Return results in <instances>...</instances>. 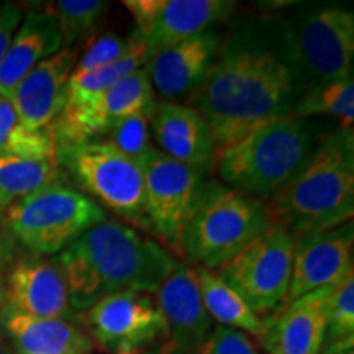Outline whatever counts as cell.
Instances as JSON below:
<instances>
[{
	"label": "cell",
	"instance_id": "cell-1",
	"mask_svg": "<svg viewBox=\"0 0 354 354\" xmlns=\"http://www.w3.org/2000/svg\"><path fill=\"white\" fill-rule=\"evenodd\" d=\"M305 88L274 43L266 19H240L221 38L218 55L192 94L209 125L216 156L248 133L294 115Z\"/></svg>",
	"mask_w": 354,
	"mask_h": 354
},
{
	"label": "cell",
	"instance_id": "cell-2",
	"mask_svg": "<svg viewBox=\"0 0 354 354\" xmlns=\"http://www.w3.org/2000/svg\"><path fill=\"white\" fill-rule=\"evenodd\" d=\"M53 261L77 312L118 292L156 294L179 264L161 245L109 220L84 232Z\"/></svg>",
	"mask_w": 354,
	"mask_h": 354
},
{
	"label": "cell",
	"instance_id": "cell-3",
	"mask_svg": "<svg viewBox=\"0 0 354 354\" xmlns=\"http://www.w3.org/2000/svg\"><path fill=\"white\" fill-rule=\"evenodd\" d=\"M274 223L292 236L320 233L351 221L354 214L353 128L325 131L305 166L266 205Z\"/></svg>",
	"mask_w": 354,
	"mask_h": 354
},
{
	"label": "cell",
	"instance_id": "cell-4",
	"mask_svg": "<svg viewBox=\"0 0 354 354\" xmlns=\"http://www.w3.org/2000/svg\"><path fill=\"white\" fill-rule=\"evenodd\" d=\"M325 135L315 118H276L218 153V172L230 189L271 198L305 166Z\"/></svg>",
	"mask_w": 354,
	"mask_h": 354
},
{
	"label": "cell",
	"instance_id": "cell-5",
	"mask_svg": "<svg viewBox=\"0 0 354 354\" xmlns=\"http://www.w3.org/2000/svg\"><path fill=\"white\" fill-rule=\"evenodd\" d=\"M266 21L277 51L304 88L353 76V8L308 3L289 15L268 17Z\"/></svg>",
	"mask_w": 354,
	"mask_h": 354
},
{
	"label": "cell",
	"instance_id": "cell-6",
	"mask_svg": "<svg viewBox=\"0 0 354 354\" xmlns=\"http://www.w3.org/2000/svg\"><path fill=\"white\" fill-rule=\"evenodd\" d=\"M271 223L259 198L230 187L205 185L180 236L179 251L201 268L214 271L263 234Z\"/></svg>",
	"mask_w": 354,
	"mask_h": 354
},
{
	"label": "cell",
	"instance_id": "cell-7",
	"mask_svg": "<svg viewBox=\"0 0 354 354\" xmlns=\"http://www.w3.org/2000/svg\"><path fill=\"white\" fill-rule=\"evenodd\" d=\"M3 220L15 240L33 254H57L88 228L107 220L91 197L55 183L13 202Z\"/></svg>",
	"mask_w": 354,
	"mask_h": 354
},
{
	"label": "cell",
	"instance_id": "cell-8",
	"mask_svg": "<svg viewBox=\"0 0 354 354\" xmlns=\"http://www.w3.org/2000/svg\"><path fill=\"white\" fill-rule=\"evenodd\" d=\"M63 166L87 197L141 228H149L140 161L123 156L107 141L56 148Z\"/></svg>",
	"mask_w": 354,
	"mask_h": 354
},
{
	"label": "cell",
	"instance_id": "cell-9",
	"mask_svg": "<svg viewBox=\"0 0 354 354\" xmlns=\"http://www.w3.org/2000/svg\"><path fill=\"white\" fill-rule=\"evenodd\" d=\"M294 236L279 223L259 234L215 271L253 312L277 310L284 305L290 284Z\"/></svg>",
	"mask_w": 354,
	"mask_h": 354
},
{
	"label": "cell",
	"instance_id": "cell-10",
	"mask_svg": "<svg viewBox=\"0 0 354 354\" xmlns=\"http://www.w3.org/2000/svg\"><path fill=\"white\" fill-rule=\"evenodd\" d=\"M149 228L167 245L179 248L180 236L205 190L201 172L151 148L140 161Z\"/></svg>",
	"mask_w": 354,
	"mask_h": 354
},
{
	"label": "cell",
	"instance_id": "cell-11",
	"mask_svg": "<svg viewBox=\"0 0 354 354\" xmlns=\"http://www.w3.org/2000/svg\"><path fill=\"white\" fill-rule=\"evenodd\" d=\"M154 88L146 66L128 74L104 94L76 105H64L48 127L56 148L76 146L104 136L131 115L154 107Z\"/></svg>",
	"mask_w": 354,
	"mask_h": 354
},
{
	"label": "cell",
	"instance_id": "cell-12",
	"mask_svg": "<svg viewBox=\"0 0 354 354\" xmlns=\"http://www.w3.org/2000/svg\"><path fill=\"white\" fill-rule=\"evenodd\" d=\"M81 318L91 339L115 354L138 353L165 335L158 305L143 292L107 295L84 310Z\"/></svg>",
	"mask_w": 354,
	"mask_h": 354
},
{
	"label": "cell",
	"instance_id": "cell-13",
	"mask_svg": "<svg viewBox=\"0 0 354 354\" xmlns=\"http://www.w3.org/2000/svg\"><path fill=\"white\" fill-rule=\"evenodd\" d=\"M156 305L165 323V354H196L214 330L202 300L197 268L177 264L158 289Z\"/></svg>",
	"mask_w": 354,
	"mask_h": 354
},
{
	"label": "cell",
	"instance_id": "cell-14",
	"mask_svg": "<svg viewBox=\"0 0 354 354\" xmlns=\"http://www.w3.org/2000/svg\"><path fill=\"white\" fill-rule=\"evenodd\" d=\"M353 221L295 238L289 292L284 305L322 287L336 286L353 269ZM282 305V307H284Z\"/></svg>",
	"mask_w": 354,
	"mask_h": 354
},
{
	"label": "cell",
	"instance_id": "cell-15",
	"mask_svg": "<svg viewBox=\"0 0 354 354\" xmlns=\"http://www.w3.org/2000/svg\"><path fill=\"white\" fill-rule=\"evenodd\" d=\"M3 307L35 318L73 322L66 281L55 261L30 256L12 268L6 281Z\"/></svg>",
	"mask_w": 354,
	"mask_h": 354
},
{
	"label": "cell",
	"instance_id": "cell-16",
	"mask_svg": "<svg viewBox=\"0 0 354 354\" xmlns=\"http://www.w3.org/2000/svg\"><path fill=\"white\" fill-rule=\"evenodd\" d=\"M76 63V51L61 48L17 84L10 102L21 125L28 130H44L51 125L64 107L66 88Z\"/></svg>",
	"mask_w": 354,
	"mask_h": 354
},
{
	"label": "cell",
	"instance_id": "cell-17",
	"mask_svg": "<svg viewBox=\"0 0 354 354\" xmlns=\"http://www.w3.org/2000/svg\"><path fill=\"white\" fill-rule=\"evenodd\" d=\"M335 286L322 287L282 307L264 323V344L271 354H320L328 326L330 302Z\"/></svg>",
	"mask_w": 354,
	"mask_h": 354
},
{
	"label": "cell",
	"instance_id": "cell-18",
	"mask_svg": "<svg viewBox=\"0 0 354 354\" xmlns=\"http://www.w3.org/2000/svg\"><path fill=\"white\" fill-rule=\"evenodd\" d=\"M151 128L161 148L159 151L201 174L216 161V146L210 128L192 107L176 102L154 104Z\"/></svg>",
	"mask_w": 354,
	"mask_h": 354
},
{
	"label": "cell",
	"instance_id": "cell-19",
	"mask_svg": "<svg viewBox=\"0 0 354 354\" xmlns=\"http://www.w3.org/2000/svg\"><path fill=\"white\" fill-rule=\"evenodd\" d=\"M221 38L209 30L159 50L146 64L153 88L165 99L196 91L218 55Z\"/></svg>",
	"mask_w": 354,
	"mask_h": 354
},
{
	"label": "cell",
	"instance_id": "cell-20",
	"mask_svg": "<svg viewBox=\"0 0 354 354\" xmlns=\"http://www.w3.org/2000/svg\"><path fill=\"white\" fill-rule=\"evenodd\" d=\"M61 48L63 38L55 17L46 8L26 13L0 64V97L10 100L17 84Z\"/></svg>",
	"mask_w": 354,
	"mask_h": 354
},
{
	"label": "cell",
	"instance_id": "cell-21",
	"mask_svg": "<svg viewBox=\"0 0 354 354\" xmlns=\"http://www.w3.org/2000/svg\"><path fill=\"white\" fill-rule=\"evenodd\" d=\"M0 323L17 354H91L94 342L76 323L35 318L3 307Z\"/></svg>",
	"mask_w": 354,
	"mask_h": 354
},
{
	"label": "cell",
	"instance_id": "cell-22",
	"mask_svg": "<svg viewBox=\"0 0 354 354\" xmlns=\"http://www.w3.org/2000/svg\"><path fill=\"white\" fill-rule=\"evenodd\" d=\"M236 2L228 0H162L156 20L145 41L154 56L159 50L214 30L212 26L232 17Z\"/></svg>",
	"mask_w": 354,
	"mask_h": 354
},
{
	"label": "cell",
	"instance_id": "cell-23",
	"mask_svg": "<svg viewBox=\"0 0 354 354\" xmlns=\"http://www.w3.org/2000/svg\"><path fill=\"white\" fill-rule=\"evenodd\" d=\"M197 277L203 305L212 320L218 322L220 326L246 331L254 336L264 333V322L218 274L198 266Z\"/></svg>",
	"mask_w": 354,
	"mask_h": 354
},
{
	"label": "cell",
	"instance_id": "cell-24",
	"mask_svg": "<svg viewBox=\"0 0 354 354\" xmlns=\"http://www.w3.org/2000/svg\"><path fill=\"white\" fill-rule=\"evenodd\" d=\"M57 159H30L0 154V209L6 210L46 185L57 183Z\"/></svg>",
	"mask_w": 354,
	"mask_h": 354
},
{
	"label": "cell",
	"instance_id": "cell-25",
	"mask_svg": "<svg viewBox=\"0 0 354 354\" xmlns=\"http://www.w3.org/2000/svg\"><path fill=\"white\" fill-rule=\"evenodd\" d=\"M294 115L299 118L330 117L339 123L338 128H353L354 82L353 76L339 81L317 84L305 88Z\"/></svg>",
	"mask_w": 354,
	"mask_h": 354
},
{
	"label": "cell",
	"instance_id": "cell-26",
	"mask_svg": "<svg viewBox=\"0 0 354 354\" xmlns=\"http://www.w3.org/2000/svg\"><path fill=\"white\" fill-rule=\"evenodd\" d=\"M0 154L56 159V145L48 128L28 130L21 125L12 102L6 97H0Z\"/></svg>",
	"mask_w": 354,
	"mask_h": 354
},
{
	"label": "cell",
	"instance_id": "cell-27",
	"mask_svg": "<svg viewBox=\"0 0 354 354\" xmlns=\"http://www.w3.org/2000/svg\"><path fill=\"white\" fill-rule=\"evenodd\" d=\"M105 7L107 2L100 0H57L50 3L46 10L56 19L63 48H69L94 28Z\"/></svg>",
	"mask_w": 354,
	"mask_h": 354
},
{
	"label": "cell",
	"instance_id": "cell-28",
	"mask_svg": "<svg viewBox=\"0 0 354 354\" xmlns=\"http://www.w3.org/2000/svg\"><path fill=\"white\" fill-rule=\"evenodd\" d=\"M154 109V107H153ZM153 109L131 115L112 127L107 135V143L123 156L141 161L151 149L149 145V125H151Z\"/></svg>",
	"mask_w": 354,
	"mask_h": 354
},
{
	"label": "cell",
	"instance_id": "cell-29",
	"mask_svg": "<svg viewBox=\"0 0 354 354\" xmlns=\"http://www.w3.org/2000/svg\"><path fill=\"white\" fill-rule=\"evenodd\" d=\"M354 336V272L335 286L330 302L325 343Z\"/></svg>",
	"mask_w": 354,
	"mask_h": 354
},
{
	"label": "cell",
	"instance_id": "cell-30",
	"mask_svg": "<svg viewBox=\"0 0 354 354\" xmlns=\"http://www.w3.org/2000/svg\"><path fill=\"white\" fill-rule=\"evenodd\" d=\"M128 50H130L128 38H122L115 33L102 35L94 43H91V46L87 48L86 53L81 56V59L74 66L73 73L84 74L91 73V71L107 68V66L122 59Z\"/></svg>",
	"mask_w": 354,
	"mask_h": 354
},
{
	"label": "cell",
	"instance_id": "cell-31",
	"mask_svg": "<svg viewBox=\"0 0 354 354\" xmlns=\"http://www.w3.org/2000/svg\"><path fill=\"white\" fill-rule=\"evenodd\" d=\"M196 354H258V349L243 331L218 325Z\"/></svg>",
	"mask_w": 354,
	"mask_h": 354
},
{
	"label": "cell",
	"instance_id": "cell-32",
	"mask_svg": "<svg viewBox=\"0 0 354 354\" xmlns=\"http://www.w3.org/2000/svg\"><path fill=\"white\" fill-rule=\"evenodd\" d=\"M21 19H24V12H21L19 3H0V64H2L3 56L10 46L12 38L19 28Z\"/></svg>",
	"mask_w": 354,
	"mask_h": 354
},
{
	"label": "cell",
	"instance_id": "cell-33",
	"mask_svg": "<svg viewBox=\"0 0 354 354\" xmlns=\"http://www.w3.org/2000/svg\"><path fill=\"white\" fill-rule=\"evenodd\" d=\"M123 6L135 19L136 32L141 37H145L151 30L154 20H156L159 8L162 6V0H125Z\"/></svg>",
	"mask_w": 354,
	"mask_h": 354
},
{
	"label": "cell",
	"instance_id": "cell-34",
	"mask_svg": "<svg viewBox=\"0 0 354 354\" xmlns=\"http://www.w3.org/2000/svg\"><path fill=\"white\" fill-rule=\"evenodd\" d=\"M320 354H354V336L344 339H336V342L325 343Z\"/></svg>",
	"mask_w": 354,
	"mask_h": 354
},
{
	"label": "cell",
	"instance_id": "cell-35",
	"mask_svg": "<svg viewBox=\"0 0 354 354\" xmlns=\"http://www.w3.org/2000/svg\"><path fill=\"white\" fill-rule=\"evenodd\" d=\"M0 354H13V348L10 342L7 339V336L0 331Z\"/></svg>",
	"mask_w": 354,
	"mask_h": 354
},
{
	"label": "cell",
	"instance_id": "cell-36",
	"mask_svg": "<svg viewBox=\"0 0 354 354\" xmlns=\"http://www.w3.org/2000/svg\"><path fill=\"white\" fill-rule=\"evenodd\" d=\"M3 300H6V282H3L2 272H0V312L3 308Z\"/></svg>",
	"mask_w": 354,
	"mask_h": 354
},
{
	"label": "cell",
	"instance_id": "cell-37",
	"mask_svg": "<svg viewBox=\"0 0 354 354\" xmlns=\"http://www.w3.org/2000/svg\"><path fill=\"white\" fill-rule=\"evenodd\" d=\"M2 215H3V210H2V209H0V218H2Z\"/></svg>",
	"mask_w": 354,
	"mask_h": 354
},
{
	"label": "cell",
	"instance_id": "cell-38",
	"mask_svg": "<svg viewBox=\"0 0 354 354\" xmlns=\"http://www.w3.org/2000/svg\"><path fill=\"white\" fill-rule=\"evenodd\" d=\"M130 354H138V353H130Z\"/></svg>",
	"mask_w": 354,
	"mask_h": 354
}]
</instances>
